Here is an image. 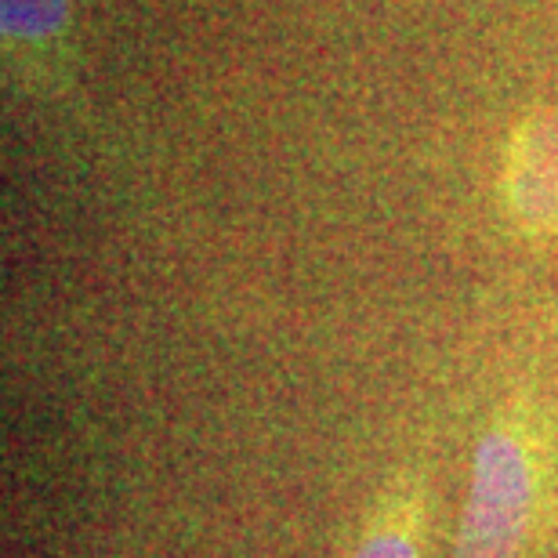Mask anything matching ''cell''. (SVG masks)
Listing matches in <instances>:
<instances>
[{"mask_svg":"<svg viewBox=\"0 0 558 558\" xmlns=\"http://www.w3.org/2000/svg\"><path fill=\"white\" fill-rule=\"evenodd\" d=\"M533 519V468L511 428L478 442L457 558H519Z\"/></svg>","mask_w":558,"mask_h":558,"instance_id":"1","label":"cell"},{"mask_svg":"<svg viewBox=\"0 0 558 558\" xmlns=\"http://www.w3.org/2000/svg\"><path fill=\"white\" fill-rule=\"evenodd\" d=\"M505 204L530 236L558 232V109H537L505 153Z\"/></svg>","mask_w":558,"mask_h":558,"instance_id":"2","label":"cell"},{"mask_svg":"<svg viewBox=\"0 0 558 558\" xmlns=\"http://www.w3.org/2000/svg\"><path fill=\"white\" fill-rule=\"evenodd\" d=\"M70 0H0V29L8 48H48L65 33Z\"/></svg>","mask_w":558,"mask_h":558,"instance_id":"3","label":"cell"},{"mask_svg":"<svg viewBox=\"0 0 558 558\" xmlns=\"http://www.w3.org/2000/svg\"><path fill=\"white\" fill-rule=\"evenodd\" d=\"M352 558H421V551L407 530L385 526V530H374Z\"/></svg>","mask_w":558,"mask_h":558,"instance_id":"4","label":"cell"}]
</instances>
